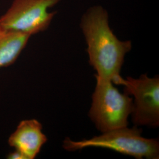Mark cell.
I'll return each instance as SVG.
<instances>
[{
    "label": "cell",
    "mask_w": 159,
    "mask_h": 159,
    "mask_svg": "<svg viewBox=\"0 0 159 159\" xmlns=\"http://www.w3.org/2000/svg\"><path fill=\"white\" fill-rule=\"evenodd\" d=\"M137 126L117 128L102 133L100 136L81 141H73L67 137L63 147L70 152L86 148H108L138 159H157L159 157V142L156 139L142 136Z\"/></svg>",
    "instance_id": "cell-2"
},
{
    "label": "cell",
    "mask_w": 159,
    "mask_h": 159,
    "mask_svg": "<svg viewBox=\"0 0 159 159\" xmlns=\"http://www.w3.org/2000/svg\"><path fill=\"white\" fill-rule=\"evenodd\" d=\"M7 158L8 159H27L26 157L21 152L16 149L8 154L7 156Z\"/></svg>",
    "instance_id": "cell-8"
},
{
    "label": "cell",
    "mask_w": 159,
    "mask_h": 159,
    "mask_svg": "<svg viewBox=\"0 0 159 159\" xmlns=\"http://www.w3.org/2000/svg\"><path fill=\"white\" fill-rule=\"evenodd\" d=\"M30 37L29 34L0 25V68L8 67L16 61Z\"/></svg>",
    "instance_id": "cell-7"
},
{
    "label": "cell",
    "mask_w": 159,
    "mask_h": 159,
    "mask_svg": "<svg viewBox=\"0 0 159 159\" xmlns=\"http://www.w3.org/2000/svg\"><path fill=\"white\" fill-rule=\"evenodd\" d=\"M124 87L125 93L133 96V106L131 114L136 126L157 127L159 125V77L142 74L139 79L120 75L113 82Z\"/></svg>",
    "instance_id": "cell-4"
},
{
    "label": "cell",
    "mask_w": 159,
    "mask_h": 159,
    "mask_svg": "<svg viewBox=\"0 0 159 159\" xmlns=\"http://www.w3.org/2000/svg\"><path fill=\"white\" fill-rule=\"evenodd\" d=\"M42 129V125L37 120H22L9 137L8 143L21 152L27 159H35L47 142V137Z\"/></svg>",
    "instance_id": "cell-6"
},
{
    "label": "cell",
    "mask_w": 159,
    "mask_h": 159,
    "mask_svg": "<svg viewBox=\"0 0 159 159\" xmlns=\"http://www.w3.org/2000/svg\"><path fill=\"white\" fill-rule=\"evenodd\" d=\"M61 0H14L0 17V25L12 31L33 35L48 28L56 12L49 9Z\"/></svg>",
    "instance_id": "cell-5"
},
{
    "label": "cell",
    "mask_w": 159,
    "mask_h": 159,
    "mask_svg": "<svg viewBox=\"0 0 159 159\" xmlns=\"http://www.w3.org/2000/svg\"><path fill=\"white\" fill-rule=\"evenodd\" d=\"M96 79V85L89 113L91 121L102 133L127 127L133 110V98L121 93L112 81Z\"/></svg>",
    "instance_id": "cell-3"
},
{
    "label": "cell",
    "mask_w": 159,
    "mask_h": 159,
    "mask_svg": "<svg viewBox=\"0 0 159 159\" xmlns=\"http://www.w3.org/2000/svg\"><path fill=\"white\" fill-rule=\"evenodd\" d=\"M87 45L89 63L96 77L114 81L120 76L125 57L131 49L130 41H121L110 29L107 11L100 6L87 10L80 23Z\"/></svg>",
    "instance_id": "cell-1"
}]
</instances>
